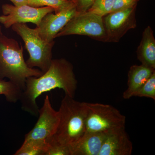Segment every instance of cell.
I'll use <instances>...</instances> for the list:
<instances>
[{
	"label": "cell",
	"mask_w": 155,
	"mask_h": 155,
	"mask_svg": "<svg viewBox=\"0 0 155 155\" xmlns=\"http://www.w3.org/2000/svg\"><path fill=\"white\" fill-rule=\"evenodd\" d=\"M77 87L73 67L66 59L52 60L49 68L39 77L28 78L19 101L22 110L32 116H38V97L56 88L63 90L66 95L75 96Z\"/></svg>",
	"instance_id": "cell-1"
},
{
	"label": "cell",
	"mask_w": 155,
	"mask_h": 155,
	"mask_svg": "<svg viewBox=\"0 0 155 155\" xmlns=\"http://www.w3.org/2000/svg\"><path fill=\"white\" fill-rule=\"evenodd\" d=\"M58 112L60 122L52 137L72 150L86 132V102L65 95Z\"/></svg>",
	"instance_id": "cell-2"
},
{
	"label": "cell",
	"mask_w": 155,
	"mask_h": 155,
	"mask_svg": "<svg viewBox=\"0 0 155 155\" xmlns=\"http://www.w3.org/2000/svg\"><path fill=\"white\" fill-rule=\"evenodd\" d=\"M23 48L17 41L0 35V78H7L23 91L28 78L39 77L41 70L28 67L23 58Z\"/></svg>",
	"instance_id": "cell-3"
},
{
	"label": "cell",
	"mask_w": 155,
	"mask_h": 155,
	"mask_svg": "<svg viewBox=\"0 0 155 155\" xmlns=\"http://www.w3.org/2000/svg\"><path fill=\"white\" fill-rule=\"evenodd\" d=\"M21 37L29 54L26 61L28 67H37L44 73L49 68L52 61V48L54 41L48 42L42 38L36 28H31L25 23H16L11 26Z\"/></svg>",
	"instance_id": "cell-4"
},
{
	"label": "cell",
	"mask_w": 155,
	"mask_h": 155,
	"mask_svg": "<svg viewBox=\"0 0 155 155\" xmlns=\"http://www.w3.org/2000/svg\"><path fill=\"white\" fill-rule=\"evenodd\" d=\"M86 131L101 132L125 126L126 117L115 107L86 102Z\"/></svg>",
	"instance_id": "cell-5"
},
{
	"label": "cell",
	"mask_w": 155,
	"mask_h": 155,
	"mask_svg": "<svg viewBox=\"0 0 155 155\" xmlns=\"http://www.w3.org/2000/svg\"><path fill=\"white\" fill-rule=\"evenodd\" d=\"M73 35H84L100 41L107 42L103 17L87 11L78 12L56 38Z\"/></svg>",
	"instance_id": "cell-6"
},
{
	"label": "cell",
	"mask_w": 155,
	"mask_h": 155,
	"mask_svg": "<svg viewBox=\"0 0 155 155\" xmlns=\"http://www.w3.org/2000/svg\"><path fill=\"white\" fill-rule=\"evenodd\" d=\"M3 15L0 16V23L8 28L16 23L31 22L38 26L42 18L54 9L49 7H32L28 5L16 6L5 4L2 6Z\"/></svg>",
	"instance_id": "cell-7"
},
{
	"label": "cell",
	"mask_w": 155,
	"mask_h": 155,
	"mask_svg": "<svg viewBox=\"0 0 155 155\" xmlns=\"http://www.w3.org/2000/svg\"><path fill=\"white\" fill-rule=\"evenodd\" d=\"M38 120L34 127L25 136L24 140H46L56 133L59 122L58 111L53 107L48 96L45 98L43 105L39 110Z\"/></svg>",
	"instance_id": "cell-8"
},
{
	"label": "cell",
	"mask_w": 155,
	"mask_h": 155,
	"mask_svg": "<svg viewBox=\"0 0 155 155\" xmlns=\"http://www.w3.org/2000/svg\"><path fill=\"white\" fill-rule=\"evenodd\" d=\"M136 7L113 12L103 17L107 42H117L128 30L136 28Z\"/></svg>",
	"instance_id": "cell-9"
},
{
	"label": "cell",
	"mask_w": 155,
	"mask_h": 155,
	"mask_svg": "<svg viewBox=\"0 0 155 155\" xmlns=\"http://www.w3.org/2000/svg\"><path fill=\"white\" fill-rule=\"evenodd\" d=\"M47 14L36 29L42 38L48 42L54 41L56 35L78 13L76 5L69 8Z\"/></svg>",
	"instance_id": "cell-10"
},
{
	"label": "cell",
	"mask_w": 155,
	"mask_h": 155,
	"mask_svg": "<svg viewBox=\"0 0 155 155\" xmlns=\"http://www.w3.org/2000/svg\"><path fill=\"white\" fill-rule=\"evenodd\" d=\"M133 144L125 127L108 130L99 155H130Z\"/></svg>",
	"instance_id": "cell-11"
},
{
	"label": "cell",
	"mask_w": 155,
	"mask_h": 155,
	"mask_svg": "<svg viewBox=\"0 0 155 155\" xmlns=\"http://www.w3.org/2000/svg\"><path fill=\"white\" fill-rule=\"evenodd\" d=\"M108 131H86L71 150V155H99Z\"/></svg>",
	"instance_id": "cell-12"
},
{
	"label": "cell",
	"mask_w": 155,
	"mask_h": 155,
	"mask_svg": "<svg viewBox=\"0 0 155 155\" xmlns=\"http://www.w3.org/2000/svg\"><path fill=\"white\" fill-rule=\"evenodd\" d=\"M155 69L144 65H133L128 73L127 89L123 93L124 99H129L139 89L155 72Z\"/></svg>",
	"instance_id": "cell-13"
},
{
	"label": "cell",
	"mask_w": 155,
	"mask_h": 155,
	"mask_svg": "<svg viewBox=\"0 0 155 155\" xmlns=\"http://www.w3.org/2000/svg\"><path fill=\"white\" fill-rule=\"evenodd\" d=\"M137 58L142 65L155 69V39L151 27L148 26L143 32L137 48Z\"/></svg>",
	"instance_id": "cell-14"
},
{
	"label": "cell",
	"mask_w": 155,
	"mask_h": 155,
	"mask_svg": "<svg viewBox=\"0 0 155 155\" xmlns=\"http://www.w3.org/2000/svg\"><path fill=\"white\" fill-rule=\"evenodd\" d=\"M48 145L44 140H24L21 147L14 154L15 155H45Z\"/></svg>",
	"instance_id": "cell-15"
},
{
	"label": "cell",
	"mask_w": 155,
	"mask_h": 155,
	"mask_svg": "<svg viewBox=\"0 0 155 155\" xmlns=\"http://www.w3.org/2000/svg\"><path fill=\"white\" fill-rule=\"evenodd\" d=\"M22 90L11 81H6L0 78V95H4L7 101L15 103L19 101Z\"/></svg>",
	"instance_id": "cell-16"
},
{
	"label": "cell",
	"mask_w": 155,
	"mask_h": 155,
	"mask_svg": "<svg viewBox=\"0 0 155 155\" xmlns=\"http://www.w3.org/2000/svg\"><path fill=\"white\" fill-rule=\"evenodd\" d=\"M28 5L32 7H49L54 9L55 13L60 12L75 5L70 0H28Z\"/></svg>",
	"instance_id": "cell-17"
},
{
	"label": "cell",
	"mask_w": 155,
	"mask_h": 155,
	"mask_svg": "<svg viewBox=\"0 0 155 155\" xmlns=\"http://www.w3.org/2000/svg\"><path fill=\"white\" fill-rule=\"evenodd\" d=\"M114 0H96L87 12L104 17L111 13Z\"/></svg>",
	"instance_id": "cell-18"
},
{
	"label": "cell",
	"mask_w": 155,
	"mask_h": 155,
	"mask_svg": "<svg viewBox=\"0 0 155 155\" xmlns=\"http://www.w3.org/2000/svg\"><path fill=\"white\" fill-rule=\"evenodd\" d=\"M46 140L48 147L45 155H71L69 147L58 142L52 137Z\"/></svg>",
	"instance_id": "cell-19"
},
{
	"label": "cell",
	"mask_w": 155,
	"mask_h": 155,
	"mask_svg": "<svg viewBox=\"0 0 155 155\" xmlns=\"http://www.w3.org/2000/svg\"><path fill=\"white\" fill-rule=\"evenodd\" d=\"M134 97H145L155 100V72L136 92Z\"/></svg>",
	"instance_id": "cell-20"
},
{
	"label": "cell",
	"mask_w": 155,
	"mask_h": 155,
	"mask_svg": "<svg viewBox=\"0 0 155 155\" xmlns=\"http://www.w3.org/2000/svg\"><path fill=\"white\" fill-rule=\"evenodd\" d=\"M138 1V0H114V5L111 13L125 10L136 6Z\"/></svg>",
	"instance_id": "cell-21"
},
{
	"label": "cell",
	"mask_w": 155,
	"mask_h": 155,
	"mask_svg": "<svg viewBox=\"0 0 155 155\" xmlns=\"http://www.w3.org/2000/svg\"><path fill=\"white\" fill-rule=\"evenodd\" d=\"M96 0H76L75 2L76 8L78 12H85Z\"/></svg>",
	"instance_id": "cell-22"
},
{
	"label": "cell",
	"mask_w": 155,
	"mask_h": 155,
	"mask_svg": "<svg viewBox=\"0 0 155 155\" xmlns=\"http://www.w3.org/2000/svg\"><path fill=\"white\" fill-rule=\"evenodd\" d=\"M13 3L15 6H18L22 5H28V0H9Z\"/></svg>",
	"instance_id": "cell-23"
},
{
	"label": "cell",
	"mask_w": 155,
	"mask_h": 155,
	"mask_svg": "<svg viewBox=\"0 0 155 155\" xmlns=\"http://www.w3.org/2000/svg\"><path fill=\"white\" fill-rule=\"evenodd\" d=\"M2 26L0 25V35L2 34Z\"/></svg>",
	"instance_id": "cell-24"
},
{
	"label": "cell",
	"mask_w": 155,
	"mask_h": 155,
	"mask_svg": "<svg viewBox=\"0 0 155 155\" xmlns=\"http://www.w3.org/2000/svg\"><path fill=\"white\" fill-rule=\"evenodd\" d=\"M76 0H72V1H73V2H74L75 3V2H76Z\"/></svg>",
	"instance_id": "cell-25"
},
{
	"label": "cell",
	"mask_w": 155,
	"mask_h": 155,
	"mask_svg": "<svg viewBox=\"0 0 155 155\" xmlns=\"http://www.w3.org/2000/svg\"><path fill=\"white\" fill-rule=\"evenodd\" d=\"M70 1H72V0H70ZM72 2H73V1H72Z\"/></svg>",
	"instance_id": "cell-26"
}]
</instances>
